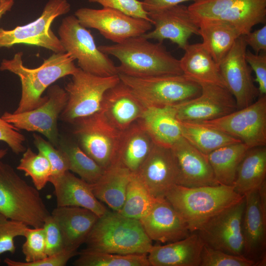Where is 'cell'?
I'll list each match as a JSON object with an SVG mask.
<instances>
[{"mask_svg": "<svg viewBox=\"0 0 266 266\" xmlns=\"http://www.w3.org/2000/svg\"><path fill=\"white\" fill-rule=\"evenodd\" d=\"M98 48L119 61L118 74L135 77L183 74L179 60L173 56L163 43H153L142 35Z\"/></svg>", "mask_w": 266, "mask_h": 266, "instance_id": "cell-1", "label": "cell"}, {"mask_svg": "<svg viewBox=\"0 0 266 266\" xmlns=\"http://www.w3.org/2000/svg\"><path fill=\"white\" fill-rule=\"evenodd\" d=\"M22 52L16 53L10 60L3 59L1 71L8 70L16 74L21 83V96L15 113L33 109L42 104L47 96L44 91L58 79L72 75L77 69L74 59L67 53H54L38 67L28 68L24 65Z\"/></svg>", "mask_w": 266, "mask_h": 266, "instance_id": "cell-2", "label": "cell"}, {"mask_svg": "<svg viewBox=\"0 0 266 266\" xmlns=\"http://www.w3.org/2000/svg\"><path fill=\"white\" fill-rule=\"evenodd\" d=\"M233 186L218 185L187 187L175 185L165 198L186 222L191 233L198 231L211 217L240 200Z\"/></svg>", "mask_w": 266, "mask_h": 266, "instance_id": "cell-3", "label": "cell"}, {"mask_svg": "<svg viewBox=\"0 0 266 266\" xmlns=\"http://www.w3.org/2000/svg\"><path fill=\"white\" fill-rule=\"evenodd\" d=\"M85 243L89 250L122 255H147L153 246L139 220L108 210L99 217Z\"/></svg>", "mask_w": 266, "mask_h": 266, "instance_id": "cell-4", "label": "cell"}, {"mask_svg": "<svg viewBox=\"0 0 266 266\" xmlns=\"http://www.w3.org/2000/svg\"><path fill=\"white\" fill-rule=\"evenodd\" d=\"M0 213L33 228L42 227L45 219L51 214L39 191L1 160Z\"/></svg>", "mask_w": 266, "mask_h": 266, "instance_id": "cell-5", "label": "cell"}, {"mask_svg": "<svg viewBox=\"0 0 266 266\" xmlns=\"http://www.w3.org/2000/svg\"><path fill=\"white\" fill-rule=\"evenodd\" d=\"M146 106H175L198 96L201 86L184 74L135 77L118 74Z\"/></svg>", "mask_w": 266, "mask_h": 266, "instance_id": "cell-6", "label": "cell"}, {"mask_svg": "<svg viewBox=\"0 0 266 266\" xmlns=\"http://www.w3.org/2000/svg\"><path fill=\"white\" fill-rule=\"evenodd\" d=\"M58 34L65 51L77 60L78 67L82 70L102 77L118 74L113 61L100 50L91 32L75 15L63 19Z\"/></svg>", "mask_w": 266, "mask_h": 266, "instance_id": "cell-7", "label": "cell"}, {"mask_svg": "<svg viewBox=\"0 0 266 266\" xmlns=\"http://www.w3.org/2000/svg\"><path fill=\"white\" fill-rule=\"evenodd\" d=\"M65 87L67 100L59 118L72 124L99 112L105 92L118 83V74L102 77L86 72L79 67Z\"/></svg>", "mask_w": 266, "mask_h": 266, "instance_id": "cell-8", "label": "cell"}, {"mask_svg": "<svg viewBox=\"0 0 266 266\" xmlns=\"http://www.w3.org/2000/svg\"><path fill=\"white\" fill-rule=\"evenodd\" d=\"M188 7L196 20L226 21L241 35L246 34L255 25L266 22V0H199Z\"/></svg>", "mask_w": 266, "mask_h": 266, "instance_id": "cell-9", "label": "cell"}, {"mask_svg": "<svg viewBox=\"0 0 266 266\" xmlns=\"http://www.w3.org/2000/svg\"><path fill=\"white\" fill-rule=\"evenodd\" d=\"M70 10V5L66 0H49L41 15L34 21L10 30L0 28V48L24 44L41 47L54 53L65 52L51 26L55 19Z\"/></svg>", "mask_w": 266, "mask_h": 266, "instance_id": "cell-10", "label": "cell"}, {"mask_svg": "<svg viewBox=\"0 0 266 266\" xmlns=\"http://www.w3.org/2000/svg\"><path fill=\"white\" fill-rule=\"evenodd\" d=\"M72 124L78 144L99 166L105 170L116 163L122 133L113 128L100 112Z\"/></svg>", "mask_w": 266, "mask_h": 266, "instance_id": "cell-11", "label": "cell"}, {"mask_svg": "<svg viewBox=\"0 0 266 266\" xmlns=\"http://www.w3.org/2000/svg\"><path fill=\"white\" fill-rule=\"evenodd\" d=\"M46 96V101L33 109L21 113L6 111L1 117L19 131L43 134L57 148L60 138L58 119L66 104L67 95L65 89L54 85L48 88Z\"/></svg>", "mask_w": 266, "mask_h": 266, "instance_id": "cell-12", "label": "cell"}, {"mask_svg": "<svg viewBox=\"0 0 266 266\" xmlns=\"http://www.w3.org/2000/svg\"><path fill=\"white\" fill-rule=\"evenodd\" d=\"M230 135L249 148L266 146V95L221 118L201 122Z\"/></svg>", "mask_w": 266, "mask_h": 266, "instance_id": "cell-13", "label": "cell"}, {"mask_svg": "<svg viewBox=\"0 0 266 266\" xmlns=\"http://www.w3.org/2000/svg\"><path fill=\"white\" fill-rule=\"evenodd\" d=\"M245 198L208 219L197 232L205 244L231 254L243 256L242 219Z\"/></svg>", "mask_w": 266, "mask_h": 266, "instance_id": "cell-14", "label": "cell"}, {"mask_svg": "<svg viewBox=\"0 0 266 266\" xmlns=\"http://www.w3.org/2000/svg\"><path fill=\"white\" fill-rule=\"evenodd\" d=\"M74 15L83 27L97 30L104 38L115 43L142 35L153 27L148 20L109 8H81L75 12Z\"/></svg>", "mask_w": 266, "mask_h": 266, "instance_id": "cell-15", "label": "cell"}, {"mask_svg": "<svg viewBox=\"0 0 266 266\" xmlns=\"http://www.w3.org/2000/svg\"><path fill=\"white\" fill-rule=\"evenodd\" d=\"M247 46L244 35H240L219 65L225 87L234 97L237 109L250 105L259 97L245 59Z\"/></svg>", "mask_w": 266, "mask_h": 266, "instance_id": "cell-16", "label": "cell"}, {"mask_svg": "<svg viewBox=\"0 0 266 266\" xmlns=\"http://www.w3.org/2000/svg\"><path fill=\"white\" fill-rule=\"evenodd\" d=\"M147 13L154 27L142 35L148 40L163 43L168 39L184 50L193 35H199L198 23L186 5L180 4Z\"/></svg>", "mask_w": 266, "mask_h": 266, "instance_id": "cell-17", "label": "cell"}, {"mask_svg": "<svg viewBox=\"0 0 266 266\" xmlns=\"http://www.w3.org/2000/svg\"><path fill=\"white\" fill-rule=\"evenodd\" d=\"M197 97L174 106L180 122L201 123L225 116L237 109L235 99L225 87L202 84Z\"/></svg>", "mask_w": 266, "mask_h": 266, "instance_id": "cell-18", "label": "cell"}, {"mask_svg": "<svg viewBox=\"0 0 266 266\" xmlns=\"http://www.w3.org/2000/svg\"><path fill=\"white\" fill-rule=\"evenodd\" d=\"M136 173L155 199L165 198L167 191L179 183L178 168L171 148L155 144Z\"/></svg>", "mask_w": 266, "mask_h": 266, "instance_id": "cell-19", "label": "cell"}, {"mask_svg": "<svg viewBox=\"0 0 266 266\" xmlns=\"http://www.w3.org/2000/svg\"><path fill=\"white\" fill-rule=\"evenodd\" d=\"M139 221L148 237L162 243L181 240L192 233L184 219L165 198L156 199Z\"/></svg>", "mask_w": 266, "mask_h": 266, "instance_id": "cell-20", "label": "cell"}, {"mask_svg": "<svg viewBox=\"0 0 266 266\" xmlns=\"http://www.w3.org/2000/svg\"><path fill=\"white\" fill-rule=\"evenodd\" d=\"M146 107L120 80L105 92L99 112L113 128L122 133L138 121Z\"/></svg>", "mask_w": 266, "mask_h": 266, "instance_id": "cell-21", "label": "cell"}, {"mask_svg": "<svg viewBox=\"0 0 266 266\" xmlns=\"http://www.w3.org/2000/svg\"><path fill=\"white\" fill-rule=\"evenodd\" d=\"M245 207L242 219L244 240L243 256L256 266L266 264V215L262 209L258 189L245 195Z\"/></svg>", "mask_w": 266, "mask_h": 266, "instance_id": "cell-22", "label": "cell"}, {"mask_svg": "<svg viewBox=\"0 0 266 266\" xmlns=\"http://www.w3.org/2000/svg\"><path fill=\"white\" fill-rule=\"evenodd\" d=\"M171 149L178 168V185L187 187L219 185L215 179L207 155L183 136Z\"/></svg>", "mask_w": 266, "mask_h": 266, "instance_id": "cell-23", "label": "cell"}, {"mask_svg": "<svg viewBox=\"0 0 266 266\" xmlns=\"http://www.w3.org/2000/svg\"><path fill=\"white\" fill-rule=\"evenodd\" d=\"M54 186L57 206L83 207L100 217L108 210L94 195L91 184L76 177L69 170L49 181Z\"/></svg>", "mask_w": 266, "mask_h": 266, "instance_id": "cell-24", "label": "cell"}, {"mask_svg": "<svg viewBox=\"0 0 266 266\" xmlns=\"http://www.w3.org/2000/svg\"><path fill=\"white\" fill-rule=\"evenodd\" d=\"M204 243L197 232L179 240L153 245L147 256L150 266H200Z\"/></svg>", "mask_w": 266, "mask_h": 266, "instance_id": "cell-25", "label": "cell"}, {"mask_svg": "<svg viewBox=\"0 0 266 266\" xmlns=\"http://www.w3.org/2000/svg\"><path fill=\"white\" fill-rule=\"evenodd\" d=\"M51 215L61 230L65 248L73 251L85 242L99 217L90 210L76 206H57Z\"/></svg>", "mask_w": 266, "mask_h": 266, "instance_id": "cell-26", "label": "cell"}, {"mask_svg": "<svg viewBox=\"0 0 266 266\" xmlns=\"http://www.w3.org/2000/svg\"><path fill=\"white\" fill-rule=\"evenodd\" d=\"M138 122L156 145L171 148L182 137L174 106L146 107Z\"/></svg>", "mask_w": 266, "mask_h": 266, "instance_id": "cell-27", "label": "cell"}, {"mask_svg": "<svg viewBox=\"0 0 266 266\" xmlns=\"http://www.w3.org/2000/svg\"><path fill=\"white\" fill-rule=\"evenodd\" d=\"M180 61L183 74L200 84L225 87L219 66L202 43L188 44Z\"/></svg>", "mask_w": 266, "mask_h": 266, "instance_id": "cell-28", "label": "cell"}, {"mask_svg": "<svg viewBox=\"0 0 266 266\" xmlns=\"http://www.w3.org/2000/svg\"><path fill=\"white\" fill-rule=\"evenodd\" d=\"M154 145L150 136L137 122L122 133L115 163L135 173Z\"/></svg>", "mask_w": 266, "mask_h": 266, "instance_id": "cell-29", "label": "cell"}, {"mask_svg": "<svg viewBox=\"0 0 266 266\" xmlns=\"http://www.w3.org/2000/svg\"><path fill=\"white\" fill-rule=\"evenodd\" d=\"M133 173L115 163L104 171L100 179L91 184L96 198L118 212L124 204L127 186Z\"/></svg>", "mask_w": 266, "mask_h": 266, "instance_id": "cell-30", "label": "cell"}, {"mask_svg": "<svg viewBox=\"0 0 266 266\" xmlns=\"http://www.w3.org/2000/svg\"><path fill=\"white\" fill-rule=\"evenodd\" d=\"M197 21L202 44L219 66L241 34L233 26L226 21L215 19Z\"/></svg>", "mask_w": 266, "mask_h": 266, "instance_id": "cell-31", "label": "cell"}, {"mask_svg": "<svg viewBox=\"0 0 266 266\" xmlns=\"http://www.w3.org/2000/svg\"><path fill=\"white\" fill-rule=\"evenodd\" d=\"M266 177V146L249 148L238 167L233 185L241 196L258 189Z\"/></svg>", "mask_w": 266, "mask_h": 266, "instance_id": "cell-32", "label": "cell"}, {"mask_svg": "<svg viewBox=\"0 0 266 266\" xmlns=\"http://www.w3.org/2000/svg\"><path fill=\"white\" fill-rule=\"evenodd\" d=\"M249 149L239 142L222 147L207 155L219 185L233 186L239 165Z\"/></svg>", "mask_w": 266, "mask_h": 266, "instance_id": "cell-33", "label": "cell"}, {"mask_svg": "<svg viewBox=\"0 0 266 266\" xmlns=\"http://www.w3.org/2000/svg\"><path fill=\"white\" fill-rule=\"evenodd\" d=\"M179 123L182 136L206 155L222 147L240 142L223 132L202 123Z\"/></svg>", "mask_w": 266, "mask_h": 266, "instance_id": "cell-34", "label": "cell"}, {"mask_svg": "<svg viewBox=\"0 0 266 266\" xmlns=\"http://www.w3.org/2000/svg\"><path fill=\"white\" fill-rule=\"evenodd\" d=\"M57 148L66 155L69 170L77 174L82 180L92 184L101 177L104 169L86 154L77 143L60 135Z\"/></svg>", "mask_w": 266, "mask_h": 266, "instance_id": "cell-35", "label": "cell"}, {"mask_svg": "<svg viewBox=\"0 0 266 266\" xmlns=\"http://www.w3.org/2000/svg\"><path fill=\"white\" fill-rule=\"evenodd\" d=\"M137 174L133 173L127 186L125 199L119 213L140 220L149 211L155 200Z\"/></svg>", "mask_w": 266, "mask_h": 266, "instance_id": "cell-36", "label": "cell"}, {"mask_svg": "<svg viewBox=\"0 0 266 266\" xmlns=\"http://www.w3.org/2000/svg\"><path fill=\"white\" fill-rule=\"evenodd\" d=\"M73 263L76 266H150L146 254L122 255L82 250Z\"/></svg>", "mask_w": 266, "mask_h": 266, "instance_id": "cell-37", "label": "cell"}, {"mask_svg": "<svg viewBox=\"0 0 266 266\" xmlns=\"http://www.w3.org/2000/svg\"><path fill=\"white\" fill-rule=\"evenodd\" d=\"M17 169L24 171L26 176H30L38 191L46 186L52 175L51 165L47 159L39 152H33L30 148L23 152Z\"/></svg>", "mask_w": 266, "mask_h": 266, "instance_id": "cell-38", "label": "cell"}, {"mask_svg": "<svg viewBox=\"0 0 266 266\" xmlns=\"http://www.w3.org/2000/svg\"><path fill=\"white\" fill-rule=\"evenodd\" d=\"M33 143L38 152L45 156L51 165L52 175L50 178L58 177L69 170L68 160L63 151L56 148L50 142L36 133L33 134Z\"/></svg>", "mask_w": 266, "mask_h": 266, "instance_id": "cell-39", "label": "cell"}, {"mask_svg": "<svg viewBox=\"0 0 266 266\" xmlns=\"http://www.w3.org/2000/svg\"><path fill=\"white\" fill-rule=\"evenodd\" d=\"M200 266H255V264L243 256L231 254L204 244Z\"/></svg>", "mask_w": 266, "mask_h": 266, "instance_id": "cell-40", "label": "cell"}, {"mask_svg": "<svg viewBox=\"0 0 266 266\" xmlns=\"http://www.w3.org/2000/svg\"><path fill=\"white\" fill-rule=\"evenodd\" d=\"M26 241L22 247L26 262H34L47 256L44 228L28 227L24 236Z\"/></svg>", "mask_w": 266, "mask_h": 266, "instance_id": "cell-41", "label": "cell"}, {"mask_svg": "<svg viewBox=\"0 0 266 266\" xmlns=\"http://www.w3.org/2000/svg\"><path fill=\"white\" fill-rule=\"evenodd\" d=\"M28 227L24 223L10 219L0 213V263L2 254L15 253L14 239L17 236H24Z\"/></svg>", "mask_w": 266, "mask_h": 266, "instance_id": "cell-42", "label": "cell"}, {"mask_svg": "<svg viewBox=\"0 0 266 266\" xmlns=\"http://www.w3.org/2000/svg\"><path fill=\"white\" fill-rule=\"evenodd\" d=\"M90 2H96L104 8L119 10L129 16L150 20L148 13L143 8L141 1L138 0H88Z\"/></svg>", "mask_w": 266, "mask_h": 266, "instance_id": "cell-43", "label": "cell"}, {"mask_svg": "<svg viewBox=\"0 0 266 266\" xmlns=\"http://www.w3.org/2000/svg\"><path fill=\"white\" fill-rule=\"evenodd\" d=\"M42 227L45 232L47 256L57 254L66 249L61 230L51 214L45 219Z\"/></svg>", "mask_w": 266, "mask_h": 266, "instance_id": "cell-44", "label": "cell"}, {"mask_svg": "<svg viewBox=\"0 0 266 266\" xmlns=\"http://www.w3.org/2000/svg\"><path fill=\"white\" fill-rule=\"evenodd\" d=\"M78 254L77 251L65 249L34 262L16 261L9 258L5 259L4 262L8 266H64L72 257Z\"/></svg>", "mask_w": 266, "mask_h": 266, "instance_id": "cell-45", "label": "cell"}, {"mask_svg": "<svg viewBox=\"0 0 266 266\" xmlns=\"http://www.w3.org/2000/svg\"><path fill=\"white\" fill-rule=\"evenodd\" d=\"M245 59L255 74L254 81L258 84L259 96L266 95V53L256 54L246 50Z\"/></svg>", "mask_w": 266, "mask_h": 266, "instance_id": "cell-46", "label": "cell"}, {"mask_svg": "<svg viewBox=\"0 0 266 266\" xmlns=\"http://www.w3.org/2000/svg\"><path fill=\"white\" fill-rule=\"evenodd\" d=\"M25 136L12 125L0 117V141L6 143L16 154L26 150L24 145Z\"/></svg>", "mask_w": 266, "mask_h": 266, "instance_id": "cell-47", "label": "cell"}, {"mask_svg": "<svg viewBox=\"0 0 266 266\" xmlns=\"http://www.w3.org/2000/svg\"><path fill=\"white\" fill-rule=\"evenodd\" d=\"M247 46H249L255 54L266 53V25L253 32L243 35Z\"/></svg>", "mask_w": 266, "mask_h": 266, "instance_id": "cell-48", "label": "cell"}, {"mask_svg": "<svg viewBox=\"0 0 266 266\" xmlns=\"http://www.w3.org/2000/svg\"><path fill=\"white\" fill-rule=\"evenodd\" d=\"M199 0H143L144 9L147 12L180 4L189 1L195 2Z\"/></svg>", "mask_w": 266, "mask_h": 266, "instance_id": "cell-49", "label": "cell"}, {"mask_svg": "<svg viewBox=\"0 0 266 266\" xmlns=\"http://www.w3.org/2000/svg\"><path fill=\"white\" fill-rule=\"evenodd\" d=\"M258 189L262 209L266 215V180L262 183Z\"/></svg>", "mask_w": 266, "mask_h": 266, "instance_id": "cell-50", "label": "cell"}, {"mask_svg": "<svg viewBox=\"0 0 266 266\" xmlns=\"http://www.w3.org/2000/svg\"><path fill=\"white\" fill-rule=\"evenodd\" d=\"M14 3L13 0H3L0 2V20L3 15L11 10Z\"/></svg>", "mask_w": 266, "mask_h": 266, "instance_id": "cell-51", "label": "cell"}, {"mask_svg": "<svg viewBox=\"0 0 266 266\" xmlns=\"http://www.w3.org/2000/svg\"><path fill=\"white\" fill-rule=\"evenodd\" d=\"M7 149H0V160H1L7 154Z\"/></svg>", "mask_w": 266, "mask_h": 266, "instance_id": "cell-52", "label": "cell"}, {"mask_svg": "<svg viewBox=\"0 0 266 266\" xmlns=\"http://www.w3.org/2000/svg\"><path fill=\"white\" fill-rule=\"evenodd\" d=\"M3 0H0V2L2 1H3Z\"/></svg>", "mask_w": 266, "mask_h": 266, "instance_id": "cell-53", "label": "cell"}]
</instances>
